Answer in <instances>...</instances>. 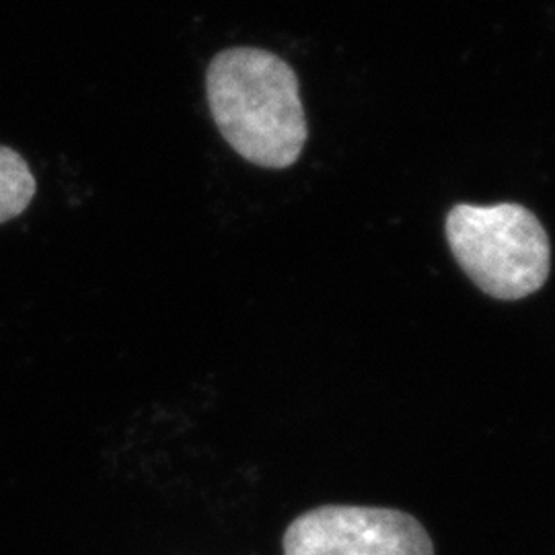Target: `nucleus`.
<instances>
[{"instance_id":"obj_1","label":"nucleus","mask_w":555,"mask_h":555,"mask_svg":"<svg viewBox=\"0 0 555 555\" xmlns=\"http://www.w3.org/2000/svg\"><path fill=\"white\" fill-rule=\"evenodd\" d=\"M206 98L222 139L258 167L286 169L309 137L295 70L261 48H229L206 70Z\"/></svg>"},{"instance_id":"obj_2","label":"nucleus","mask_w":555,"mask_h":555,"mask_svg":"<svg viewBox=\"0 0 555 555\" xmlns=\"http://www.w3.org/2000/svg\"><path fill=\"white\" fill-rule=\"evenodd\" d=\"M444 231L456 263L490 297H529L550 276V237L520 204H456L447 215Z\"/></svg>"},{"instance_id":"obj_3","label":"nucleus","mask_w":555,"mask_h":555,"mask_svg":"<svg viewBox=\"0 0 555 555\" xmlns=\"http://www.w3.org/2000/svg\"><path fill=\"white\" fill-rule=\"evenodd\" d=\"M284 555H435L428 531L408 513L369 506H319L284 533Z\"/></svg>"},{"instance_id":"obj_4","label":"nucleus","mask_w":555,"mask_h":555,"mask_svg":"<svg viewBox=\"0 0 555 555\" xmlns=\"http://www.w3.org/2000/svg\"><path fill=\"white\" fill-rule=\"evenodd\" d=\"M36 178L17 151L0 144V224L17 219L36 196Z\"/></svg>"}]
</instances>
